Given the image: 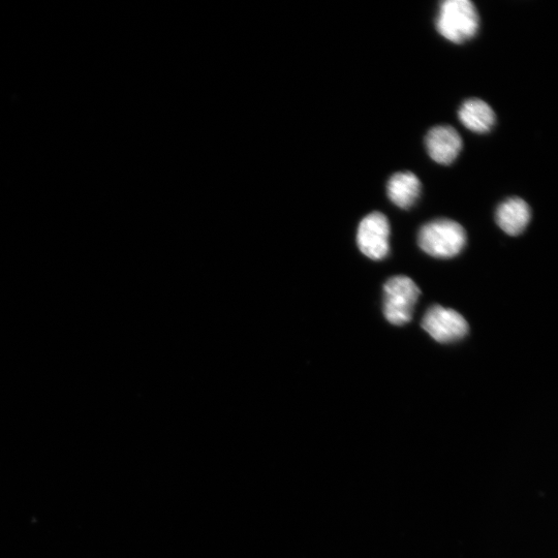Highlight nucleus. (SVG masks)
<instances>
[{
	"instance_id": "nucleus-1",
	"label": "nucleus",
	"mask_w": 558,
	"mask_h": 558,
	"mask_svg": "<svg viewBox=\"0 0 558 558\" xmlns=\"http://www.w3.org/2000/svg\"><path fill=\"white\" fill-rule=\"evenodd\" d=\"M436 24L439 34L446 40L463 44L477 35L480 18L470 0H446L441 3Z\"/></svg>"
},
{
	"instance_id": "nucleus-2",
	"label": "nucleus",
	"mask_w": 558,
	"mask_h": 558,
	"mask_svg": "<svg viewBox=\"0 0 558 558\" xmlns=\"http://www.w3.org/2000/svg\"><path fill=\"white\" fill-rule=\"evenodd\" d=\"M418 242L427 255L449 259L462 252L467 244V233L458 223L441 219L424 225L419 232Z\"/></svg>"
},
{
	"instance_id": "nucleus-3",
	"label": "nucleus",
	"mask_w": 558,
	"mask_h": 558,
	"mask_svg": "<svg viewBox=\"0 0 558 558\" xmlns=\"http://www.w3.org/2000/svg\"><path fill=\"white\" fill-rule=\"evenodd\" d=\"M420 294V289L410 277L398 275L390 278L384 286V315L387 321L396 326L408 324Z\"/></svg>"
},
{
	"instance_id": "nucleus-4",
	"label": "nucleus",
	"mask_w": 558,
	"mask_h": 558,
	"mask_svg": "<svg viewBox=\"0 0 558 558\" xmlns=\"http://www.w3.org/2000/svg\"><path fill=\"white\" fill-rule=\"evenodd\" d=\"M422 327L441 344L455 343L469 333V324L459 313L440 305L428 309Z\"/></svg>"
},
{
	"instance_id": "nucleus-5",
	"label": "nucleus",
	"mask_w": 558,
	"mask_h": 558,
	"mask_svg": "<svg viewBox=\"0 0 558 558\" xmlns=\"http://www.w3.org/2000/svg\"><path fill=\"white\" fill-rule=\"evenodd\" d=\"M390 225L386 215L372 212L359 225L357 243L360 251L369 259L380 261L390 251Z\"/></svg>"
},
{
	"instance_id": "nucleus-6",
	"label": "nucleus",
	"mask_w": 558,
	"mask_h": 558,
	"mask_svg": "<svg viewBox=\"0 0 558 558\" xmlns=\"http://www.w3.org/2000/svg\"><path fill=\"white\" fill-rule=\"evenodd\" d=\"M429 157L440 165L449 166L458 158L462 139L450 126L432 128L425 139Z\"/></svg>"
},
{
	"instance_id": "nucleus-7",
	"label": "nucleus",
	"mask_w": 558,
	"mask_h": 558,
	"mask_svg": "<svg viewBox=\"0 0 558 558\" xmlns=\"http://www.w3.org/2000/svg\"><path fill=\"white\" fill-rule=\"evenodd\" d=\"M532 211L521 198H510L504 201L495 213L496 224L508 235L518 236L530 224Z\"/></svg>"
},
{
	"instance_id": "nucleus-8",
	"label": "nucleus",
	"mask_w": 558,
	"mask_h": 558,
	"mask_svg": "<svg viewBox=\"0 0 558 558\" xmlns=\"http://www.w3.org/2000/svg\"><path fill=\"white\" fill-rule=\"evenodd\" d=\"M421 193V182L411 172L395 173L388 181L387 194L393 204L401 209L415 205Z\"/></svg>"
},
{
	"instance_id": "nucleus-9",
	"label": "nucleus",
	"mask_w": 558,
	"mask_h": 558,
	"mask_svg": "<svg viewBox=\"0 0 558 558\" xmlns=\"http://www.w3.org/2000/svg\"><path fill=\"white\" fill-rule=\"evenodd\" d=\"M458 117L465 128L476 134L490 132L495 123V113L492 108L480 99L465 101Z\"/></svg>"
}]
</instances>
